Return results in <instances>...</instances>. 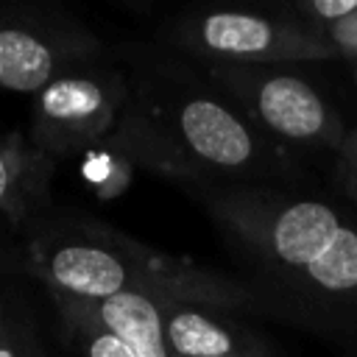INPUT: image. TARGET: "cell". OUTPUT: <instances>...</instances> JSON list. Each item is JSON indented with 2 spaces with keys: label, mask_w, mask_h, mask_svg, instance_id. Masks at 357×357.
Listing matches in <instances>:
<instances>
[{
  "label": "cell",
  "mask_w": 357,
  "mask_h": 357,
  "mask_svg": "<svg viewBox=\"0 0 357 357\" xmlns=\"http://www.w3.org/2000/svg\"><path fill=\"white\" fill-rule=\"evenodd\" d=\"M106 53L103 39L59 6H0V92L36 95L67 70Z\"/></svg>",
  "instance_id": "cell-7"
},
{
  "label": "cell",
  "mask_w": 357,
  "mask_h": 357,
  "mask_svg": "<svg viewBox=\"0 0 357 357\" xmlns=\"http://www.w3.org/2000/svg\"><path fill=\"white\" fill-rule=\"evenodd\" d=\"M321 36L332 45V50H335L337 56H346V59H354V61H357V14H351V17L340 20V22H335V25L326 28Z\"/></svg>",
  "instance_id": "cell-15"
},
{
  "label": "cell",
  "mask_w": 357,
  "mask_h": 357,
  "mask_svg": "<svg viewBox=\"0 0 357 357\" xmlns=\"http://www.w3.org/2000/svg\"><path fill=\"white\" fill-rule=\"evenodd\" d=\"M162 45L198 64H312L332 45L282 8H187L159 28Z\"/></svg>",
  "instance_id": "cell-4"
},
{
  "label": "cell",
  "mask_w": 357,
  "mask_h": 357,
  "mask_svg": "<svg viewBox=\"0 0 357 357\" xmlns=\"http://www.w3.org/2000/svg\"><path fill=\"white\" fill-rule=\"evenodd\" d=\"M226 357H276V354H273L271 343L262 340V343H257L251 349H243V351H234V354H226Z\"/></svg>",
  "instance_id": "cell-17"
},
{
  "label": "cell",
  "mask_w": 357,
  "mask_h": 357,
  "mask_svg": "<svg viewBox=\"0 0 357 357\" xmlns=\"http://www.w3.org/2000/svg\"><path fill=\"white\" fill-rule=\"evenodd\" d=\"M75 301V298H73ZM170 298L148 293H120L103 301H75L86 315L114 332L137 357H167L165 304Z\"/></svg>",
  "instance_id": "cell-10"
},
{
  "label": "cell",
  "mask_w": 357,
  "mask_h": 357,
  "mask_svg": "<svg viewBox=\"0 0 357 357\" xmlns=\"http://www.w3.org/2000/svg\"><path fill=\"white\" fill-rule=\"evenodd\" d=\"M20 271L42 282L50 298L103 301L120 293H148L223 312H268L265 298L248 279L159 254L106 223L73 212L50 209L22 231Z\"/></svg>",
  "instance_id": "cell-3"
},
{
  "label": "cell",
  "mask_w": 357,
  "mask_h": 357,
  "mask_svg": "<svg viewBox=\"0 0 357 357\" xmlns=\"http://www.w3.org/2000/svg\"><path fill=\"white\" fill-rule=\"evenodd\" d=\"M354 81H357V67H354Z\"/></svg>",
  "instance_id": "cell-18"
},
{
  "label": "cell",
  "mask_w": 357,
  "mask_h": 357,
  "mask_svg": "<svg viewBox=\"0 0 357 357\" xmlns=\"http://www.w3.org/2000/svg\"><path fill=\"white\" fill-rule=\"evenodd\" d=\"M56 159L20 128L0 131V223L17 234L53 209L50 181Z\"/></svg>",
  "instance_id": "cell-8"
},
{
  "label": "cell",
  "mask_w": 357,
  "mask_h": 357,
  "mask_svg": "<svg viewBox=\"0 0 357 357\" xmlns=\"http://www.w3.org/2000/svg\"><path fill=\"white\" fill-rule=\"evenodd\" d=\"M332 178L346 198L357 201V126L349 128L346 139L332 153Z\"/></svg>",
  "instance_id": "cell-14"
},
{
  "label": "cell",
  "mask_w": 357,
  "mask_h": 357,
  "mask_svg": "<svg viewBox=\"0 0 357 357\" xmlns=\"http://www.w3.org/2000/svg\"><path fill=\"white\" fill-rule=\"evenodd\" d=\"M237 259L268 315L357 337V220L287 184L190 190Z\"/></svg>",
  "instance_id": "cell-2"
},
{
  "label": "cell",
  "mask_w": 357,
  "mask_h": 357,
  "mask_svg": "<svg viewBox=\"0 0 357 357\" xmlns=\"http://www.w3.org/2000/svg\"><path fill=\"white\" fill-rule=\"evenodd\" d=\"M284 8L315 33H324L335 22L357 14V0H296Z\"/></svg>",
  "instance_id": "cell-13"
},
{
  "label": "cell",
  "mask_w": 357,
  "mask_h": 357,
  "mask_svg": "<svg viewBox=\"0 0 357 357\" xmlns=\"http://www.w3.org/2000/svg\"><path fill=\"white\" fill-rule=\"evenodd\" d=\"M0 357H47L33 304L11 279L0 282Z\"/></svg>",
  "instance_id": "cell-11"
},
{
  "label": "cell",
  "mask_w": 357,
  "mask_h": 357,
  "mask_svg": "<svg viewBox=\"0 0 357 357\" xmlns=\"http://www.w3.org/2000/svg\"><path fill=\"white\" fill-rule=\"evenodd\" d=\"M351 357H357V351H354V354H351Z\"/></svg>",
  "instance_id": "cell-19"
},
{
  "label": "cell",
  "mask_w": 357,
  "mask_h": 357,
  "mask_svg": "<svg viewBox=\"0 0 357 357\" xmlns=\"http://www.w3.org/2000/svg\"><path fill=\"white\" fill-rule=\"evenodd\" d=\"M265 337L223 312L204 304H165V346L167 357H226L262 343Z\"/></svg>",
  "instance_id": "cell-9"
},
{
  "label": "cell",
  "mask_w": 357,
  "mask_h": 357,
  "mask_svg": "<svg viewBox=\"0 0 357 357\" xmlns=\"http://www.w3.org/2000/svg\"><path fill=\"white\" fill-rule=\"evenodd\" d=\"M53 301L61 315L64 335L81 357H137L114 332H109L103 324H98L92 315H86L73 298L53 296Z\"/></svg>",
  "instance_id": "cell-12"
},
{
  "label": "cell",
  "mask_w": 357,
  "mask_h": 357,
  "mask_svg": "<svg viewBox=\"0 0 357 357\" xmlns=\"http://www.w3.org/2000/svg\"><path fill=\"white\" fill-rule=\"evenodd\" d=\"M11 231L0 223V282L8 279L11 271H20V248H11Z\"/></svg>",
  "instance_id": "cell-16"
},
{
  "label": "cell",
  "mask_w": 357,
  "mask_h": 357,
  "mask_svg": "<svg viewBox=\"0 0 357 357\" xmlns=\"http://www.w3.org/2000/svg\"><path fill=\"white\" fill-rule=\"evenodd\" d=\"M126 100V73L109 50L106 56L67 70L31 100L28 137L53 156H75L109 139Z\"/></svg>",
  "instance_id": "cell-6"
},
{
  "label": "cell",
  "mask_w": 357,
  "mask_h": 357,
  "mask_svg": "<svg viewBox=\"0 0 357 357\" xmlns=\"http://www.w3.org/2000/svg\"><path fill=\"white\" fill-rule=\"evenodd\" d=\"M209 78L245 117L282 148L335 153L349 128L337 106L318 89L301 64H204Z\"/></svg>",
  "instance_id": "cell-5"
},
{
  "label": "cell",
  "mask_w": 357,
  "mask_h": 357,
  "mask_svg": "<svg viewBox=\"0 0 357 357\" xmlns=\"http://www.w3.org/2000/svg\"><path fill=\"white\" fill-rule=\"evenodd\" d=\"M114 56L126 73V100L109 142L128 165L187 190L296 187L287 148L265 137L204 64L162 42H126Z\"/></svg>",
  "instance_id": "cell-1"
}]
</instances>
